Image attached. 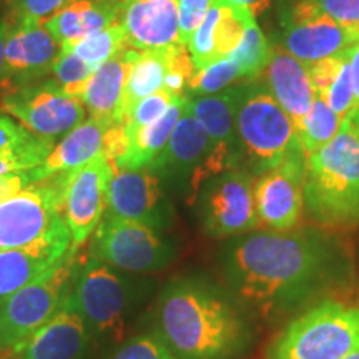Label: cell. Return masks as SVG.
Returning a JSON list of instances; mask_svg holds the SVG:
<instances>
[{"label":"cell","mask_w":359,"mask_h":359,"mask_svg":"<svg viewBox=\"0 0 359 359\" xmlns=\"http://www.w3.org/2000/svg\"><path fill=\"white\" fill-rule=\"evenodd\" d=\"M222 283L257 323L278 325L348 290L356 276L348 245L326 228L255 230L218 251Z\"/></svg>","instance_id":"cell-1"},{"label":"cell","mask_w":359,"mask_h":359,"mask_svg":"<svg viewBox=\"0 0 359 359\" xmlns=\"http://www.w3.org/2000/svg\"><path fill=\"white\" fill-rule=\"evenodd\" d=\"M155 334L178 359H241L257 341V321L222 281L187 273L160 290Z\"/></svg>","instance_id":"cell-2"},{"label":"cell","mask_w":359,"mask_h":359,"mask_svg":"<svg viewBox=\"0 0 359 359\" xmlns=\"http://www.w3.org/2000/svg\"><path fill=\"white\" fill-rule=\"evenodd\" d=\"M304 212L331 231L359 224V122L346 116L338 133L304 161Z\"/></svg>","instance_id":"cell-3"},{"label":"cell","mask_w":359,"mask_h":359,"mask_svg":"<svg viewBox=\"0 0 359 359\" xmlns=\"http://www.w3.org/2000/svg\"><path fill=\"white\" fill-rule=\"evenodd\" d=\"M151 291V281L80 255L70 298L92 338L122 341L128 321Z\"/></svg>","instance_id":"cell-4"},{"label":"cell","mask_w":359,"mask_h":359,"mask_svg":"<svg viewBox=\"0 0 359 359\" xmlns=\"http://www.w3.org/2000/svg\"><path fill=\"white\" fill-rule=\"evenodd\" d=\"M359 348V304L326 298L286 323L268 359H343Z\"/></svg>","instance_id":"cell-5"},{"label":"cell","mask_w":359,"mask_h":359,"mask_svg":"<svg viewBox=\"0 0 359 359\" xmlns=\"http://www.w3.org/2000/svg\"><path fill=\"white\" fill-rule=\"evenodd\" d=\"M236 133L241 168L259 177L294 156H304L294 125L262 83L240 87L236 103Z\"/></svg>","instance_id":"cell-6"},{"label":"cell","mask_w":359,"mask_h":359,"mask_svg":"<svg viewBox=\"0 0 359 359\" xmlns=\"http://www.w3.org/2000/svg\"><path fill=\"white\" fill-rule=\"evenodd\" d=\"M80 250L70 248L50 269L0 306V351L15 354L60 309L70 294Z\"/></svg>","instance_id":"cell-7"},{"label":"cell","mask_w":359,"mask_h":359,"mask_svg":"<svg viewBox=\"0 0 359 359\" xmlns=\"http://www.w3.org/2000/svg\"><path fill=\"white\" fill-rule=\"evenodd\" d=\"M88 255L122 271L145 275L167 269L178 258V248L167 233L105 215L92 235Z\"/></svg>","instance_id":"cell-8"},{"label":"cell","mask_w":359,"mask_h":359,"mask_svg":"<svg viewBox=\"0 0 359 359\" xmlns=\"http://www.w3.org/2000/svg\"><path fill=\"white\" fill-rule=\"evenodd\" d=\"M148 168L195 203L200 188L215 175L231 170L226 160L218 154L198 120L185 109L180 116L172 137Z\"/></svg>","instance_id":"cell-9"},{"label":"cell","mask_w":359,"mask_h":359,"mask_svg":"<svg viewBox=\"0 0 359 359\" xmlns=\"http://www.w3.org/2000/svg\"><path fill=\"white\" fill-rule=\"evenodd\" d=\"M67 175L30 183L0 203V250L24 248L62 228Z\"/></svg>","instance_id":"cell-10"},{"label":"cell","mask_w":359,"mask_h":359,"mask_svg":"<svg viewBox=\"0 0 359 359\" xmlns=\"http://www.w3.org/2000/svg\"><path fill=\"white\" fill-rule=\"evenodd\" d=\"M255 180L248 170L231 168L206 180L196 196L203 231L212 238H235L259 228Z\"/></svg>","instance_id":"cell-11"},{"label":"cell","mask_w":359,"mask_h":359,"mask_svg":"<svg viewBox=\"0 0 359 359\" xmlns=\"http://www.w3.org/2000/svg\"><path fill=\"white\" fill-rule=\"evenodd\" d=\"M4 114L40 137L57 138L85 122L82 98L70 97L55 80H40L0 98Z\"/></svg>","instance_id":"cell-12"},{"label":"cell","mask_w":359,"mask_h":359,"mask_svg":"<svg viewBox=\"0 0 359 359\" xmlns=\"http://www.w3.org/2000/svg\"><path fill=\"white\" fill-rule=\"evenodd\" d=\"M281 27L278 43L306 67L344 53L359 42L356 35L321 12L314 0H291L281 12Z\"/></svg>","instance_id":"cell-13"},{"label":"cell","mask_w":359,"mask_h":359,"mask_svg":"<svg viewBox=\"0 0 359 359\" xmlns=\"http://www.w3.org/2000/svg\"><path fill=\"white\" fill-rule=\"evenodd\" d=\"M156 231L167 233L175 223V210L165 183L151 168L115 170L109 185L107 212Z\"/></svg>","instance_id":"cell-14"},{"label":"cell","mask_w":359,"mask_h":359,"mask_svg":"<svg viewBox=\"0 0 359 359\" xmlns=\"http://www.w3.org/2000/svg\"><path fill=\"white\" fill-rule=\"evenodd\" d=\"M60 43L47 32L42 20L15 19L8 25L4 64L0 72L2 95L37 83L52 72Z\"/></svg>","instance_id":"cell-15"},{"label":"cell","mask_w":359,"mask_h":359,"mask_svg":"<svg viewBox=\"0 0 359 359\" xmlns=\"http://www.w3.org/2000/svg\"><path fill=\"white\" fill-rule=\"evenodd\" d=\"M114 172V161L109 156H98L85 167L67 175L64 219L70 231L72 248H82L105 217L109 185Z\"/></svg>","instance_id":"cell-16"},{"label":"cell","mask_w":359,"mask_h":359,"mask_svg":"<svg viewBox=\"0 0 359 359\" xmlns=\"http://www.w3.org/2000/svg\"><path fill=\"white\" fill-rule=\"evenodd\" d=\"M123 150V123L109 125L90 116L79 127L70 130L53 147L50 155L29 173L35 183L55 175L75 172L90 161L97 160L98 156H109L111 161H115L122 156Z\"/></svg>","instance_id":"cell-17"},{"label":"cell","mask_w":359,"mask_h":359,"mask_svg":"<svg viewBox=\"0 0 359 359\" xmlns=\"http://www.w3.org/2000/svg\"><path fill=\"white\" fill-rule=\"evenodd\" d=\"M304 161L306 156H294L255 180V206L264 230L288 231L302 223Z\"/></svg>","instance_id":"cell-18"},{"label":"cell","mask_w":359,"mask_h":359,"mask_svg":"<svg viewBox=\"0 0 359 359\" xmlns=\"http://www.w3.org/2000/svg\"><path fill=\"white\" fill-rule=\"evenodd\" d=\"M90 341L92 334L69 294L52 320L45 323L15 356L17 359H85Z\"/></svg>","instance_id":"cell-19"},{"label":"cell","mask_w":359,"mask_h":359,"mask_svg":"<svg viewBox=\"0 0 359 359\" xmlns=\"http://www.w3.org/2000/svg\"><path fill=\"white\" fill-rule=\"evenodd\" d=\"M180 0H123L120 24L135 50H160L178 43Z\"/></svg>","instance_id":"cell-20"},{"label":"cell","mask_w":359,"mask_h":359,"mask_svg":"<svg viewBox=\"0 0 359 359\" xmlns=\"http://www.w3.org/2000/svg\"><path fill=\"white\" fill-rule=\"evenodd\" d=\"M253 19L248 11L218 0L187 45L195 72L230 55L240 45L246 27Z\"/></svg>","instance_id":"cell-21"},{"label":"cell","mask_w":359,"mask_h":359,"mask_svg":"<svg viewBox=\"0 0 359 359\" xmlns=\"http://www.w3.org/2000/svg\"><path fill=\"white\" fill-rule=\"evenodd\" d=\"M70 248V231L65 226L24 248L0 250V306L13 293L50 269Z\"/></svg>","instance_id":"cell-22"},{"label":"cell","mask_w":359,"mask_h":359,"mask_svg":"<svg viewBox=\"0 0 359 359\" xmlns=\"http://www.w3.org/2000/svg\"><path fill=\"white\" fill-rule=\"evenodd\" d=\"M264 79H266L264 87L278 102V105L286 111L293 125L302 122L316 97L308 67L286 52L280 43L273 42L269 45Z\"/></svg>","instance_id":"cell-23"},{"label":"cell","mask_w":359,"mask_h":359,"mask_svg":"<svg viewBox=\"0 0 359 359\" xmlns=\"http://www.w3.org/2000/svg\"><path fill=\"white\" fill-rule=\"evenodd\" d=\"M240 87L213 95L188 97L187 110L198 120L219 155L231 168H241V148L236 133V103Z\"/></svg>","instance_id":"cell-24"},{"label":"cell","mask_w":359,"mask_h":359,"mask_svg":"<svg viewBox=\"0 0 359 359\" xmlns=\"http://www.w3.org/2000/svg\"><path fill=\"white\" fill-rule=\"evenodd\" d=\"M135 57V48H125L93 72L82 97L92 118L102 120L109 125L123 123L125 85Z\"/></svg>","instance_id":"cell-25"},{"label":"cell","mask_w":359,"mask_h":359,"mask_svg":"<svg viewBox=\"0 0 359 359\" xmlns=\"http://www.w3.org/2000/svg\"><path fill=\"white\" fill-rule=\"evenodd\" d=\"M123 0H75L43 20L47 32L58 43L92 35L120 20Z\"/></svg>","instance_id":"cell-26"},{"label":"cell","mask_w":359,"mask_h":359,"mask_svg":"<svg viewBox=\"0 0 359 359\" xmlns=\"http://www.w3.org/2000/svg\"><path fill=\"white\" fill-rule=\"evenodd\" d=\"M188 97H177L167 114L156 122L125 133V150L120 158L114 161L115 170H138L154 163L172 137L180 116L187 109Z\"/></svg>","instance_id":"cell-27"},{"label":"cell","mask_w":359,"mask_h":359,"mask_svg":"<svg viewBox=\"0 0 359 359\" xmlns=\"http://www.w3.org/2000/svg\"><path fill=\"white\" fill-rule=\"evenodd\" d=\"M53 147L55 138L35 135L0 111V177L37 168Z\"/></svg>","instance_id":"cell-28"},{"label":"cell","mask_w":359,"mask_h":359,"mask_svg":"<svg viewBox=\"0 0 359 359\" xmlns=\"http://www.w3.org/2000/svg\"><path fill=\"white\" fill-rule=\"evenodd\" d=\"M170 48L160 50H137L132 69H130L127 85L123 93V115L145 97L163 90L165 74H167Z\"/></svg>","instance_id":"cell-29"},{"label":"cell","mask_w":359,"mask_h":359,"mask_svg":"<svg viewBox=\"0 0 359 359\" xmlns=\"http://www.w3.org/2000/svg\"><path fill=\"white\" fill-rule=\"evenodd\" d=\"M60 48L72 52L93 69H98L125 48H130V45L127 32L118 20L114 25L100 30V32L87 35V37L75 40V42L62 43Z\"/></svg>","instance_id":"cell-30"},{"label":"cell","mask_w":359,"mask_h":359,"mask_svg":"<svg viewBox=\"0 0 359 359\" xmlns=\"http://www.w3.org/2000/svg\"><path fill=\"white\" fill-rule=\"evenodd\" d=\"M341 122L343 120L316 93L311 109L303 116L302 122L294 125L296 138H298L304 156L311 155L313 151L320 150L327 142L333 140Z\"/></svg>","instance_id":"cell-31"},{"label":"cell","mask_w":359,"mask_h":359,"mask_svg":"<svg viewBox=\"0 0 359 359\" xmlns=\"http://www.w3.org/2000/svg\"><path fill=\"white\" fill-rule=\"evenodd\" d=\"M228 57L240 67L243 79H258L262 75L268 64L269 43L257 20H250L240 45Z\"/></svg>","instance_id":"cell-32"},{"label":"cell","mask_w":359,"mask_h":359,"mask_svg":"<svg viewBox=\"0 0 359 359\" xmlns=\"http://www.w3.org/2000/svg\"><path fill=\"white\" fill-rule=\"evenodd\" d=\"M238 79H243L240 67L230 57H224L222 60L213 62V64L193 74L187 87V97L213 95V93L230 87Z\"/></svg>","instance_id":"cell-33"},{"label":"cell","mask_w":359,"mask_h":359,"mask_svg":"<svg viewBox=\"0 0 359 359\" xmlns=\"http://www.w3.org/2000/svg\"><path fill=\"white\" fill-rule=\"evenodd\" d=\"M97 69L85 64L83 60H80L77 55H74L72 52L62 50L58 52L52 65L53 80L64 88V92L70 97L82 98L85 93V88H87L88 80L93 75V72Z\"/></svg>","instance_id":"cell-34"},{"label":"cell","mask_w":359,"mask_h":359,"mask_svg":"<svg viewBox=\"0 0 359 359\" xmlns=\"http://www.w3.org/2000/svg\"><path fill=\"white\" fill-rule=\"evenodd\" d=\"M175 100H177V97L170 95L165 90H160L158 93H154V95L145 97L143 100L135 103L123 120V132L130 133L133 130L142 128L145 125H150L156 122V120H160L161 116L167 114Z\"/></svg>","instance_id":"cell-35"},{"label":"cell","mask_w":359,"mask_h":359,"mask_svg":"<svg viewBox=\"0 0 359 359\" xmlns=\"http://www.w3.org/2000/svg\"><path fill=\"white\" fill-rule=\"evenodd\" d=\"M195 74V67H193L190 52L185 45H173L170 48L167 74H165L163 90L170 95L187 97V87Z\"/></svg>","instance_id":"cell-36"},{"label":"cell","mask_w":359,"mask_h":359,"mask_svg":"<svg viewBox=\"0 0 359 359\" xmlns=\"http://www.w3.org/2000/svg\"><path fill=\"white\" fill-rule=\"evenodd\" d=\"M111 359H178L151 333L132 336L125 341Z\"/></svg>","instance_id":"cell-37"},{"label":"cell","mask_w":359,"mask_h":359,"mask_svg":"<svg viewBox=\"0 0 359 359\" xmlns=\"http://www.w3.org/2000/svg\"><path fill=\"white\" fill-rule=\"evenodd\" d=\"M218 0H180V19H178V43L188 45L190 39L198 29Z\"/></svg>","instance_id":"cell-38"},{"label":"cell","mask_w":359,"mask_h":359,"mask_svg":"<svg viewBox=\"0 0 359 359\" xmlns=\"http://www.w3.org/2000/svg\"><path fill=\"white\" fill-rule=\"evenodd\" d=\"M348 58L344 53H339V55L323 58V60L316 62V64L308 65V74L309 79H311L313 88L318 95H325L327 88L331 87L336 82V79L339 77L341 70L346 65Z\"/></svg>","instance_id":"cell-39"},{"label":"cell","mask_w":359,"mask_h":359,"mask_svg":"<svg viewBox=\"0 0 359 359\" xmlns=\"http://www.w3.org/2000/svg\"><path fill=\"white\" fill-rule=\"evenodd\" d=\"M327 17L359 39V0H314Z\"/></svg>","instance_id":"cell-40"},{"label":"cell","mask_w":359,"mask_h":359,"mask_svg":"<svg viewBox=\"0 0 359 359\" xmlns=\"http://www.w3.org/2000/svg\"><path fill=\"white\" fill-rule=\"evenodd\" d=\"M75 0H13L15 19L45 20Z\"/></svg>","instance_id":"cell-41"},{"label":"cell","mask_w":359,"mask_h":359,"mask_svg":"<svg viewBox=\"0 0 359 359\" xmlns=\"http://www.w3.org/2000/svg\"><path fill=\"white\" fill-rule=\"evenodd\" d=\"M32 182L29 172H20V173H11L0 177V203L11 198V196L17 195V193L24 190L25 187H29Z\"/></svg>","instance_id":"cell-42"},{"label":"cell","mask_w":359,"mask_h":359,"mask_svg":"<svg viewBox=\"0 0 359 359\" xmlns=\"http://www.w3.org/2000/svg\"><path fill=\"white\" fill-rule=\"evenodd\" d=\"M349 67H351V79H353V92H354V110L351 116L359 122V42L353 43L351 47L344 52Z\"/></svg>","instance_id":"cell-43"},{"label":"cell","mask_w":359,"mask_h":359,"mask_svg":"<svg viewBox=\"0 0 359 359\" xmlns=\"http://www.w3.org/2000/svg\"><path fill=\"white\" fill-rule=\"evenodd\" d=\"M224 2H228L233 7L248 11L251 15L257 19L258 15H262V13L269 7L271 0H224Z\"/></svg>","instance_id":"cell-44"},{"label":"cell","mask_w":359,"mask_h":359,"mask_svg":"<svg viewBox=\"0 0 359 359\" xmlns=\"http://www.w3.org/2000/svg\"><path fill=\"white\" fill-rule=\"evenodd\" d=\"M7 30L8 24L6 19L0 17V72H2V64H4V52H6V42H7Z\"/></svg>","instance_id":"cell-45"},{"label":"cell","mask_w":359,"mask_h":359,"mask_svg":"<svg viewBox=\"0 0 359 359\" xmlns=\"http://www.w3.org/2000/svg\"><path fill=\"white\" fill-rule=\"evenodd\" d=\"M343 359H359V348H358V349H354L353 353H349L348 356H344Z\"/></svg>","instance_id":"cell-46"},{"label":"cell","mask_w":359,"mask_h":359,"mask_svg":"<svg viewBox=\"0 0 359 359\" xmlns=\"http://www.w3.org/2000/svg\"><path fill=\"white\" fill-rule=\"evenodd\" d=\"M358 264H359V251H358Z\"/></svg>","instance_id":"cell-47"}]
</instances>
